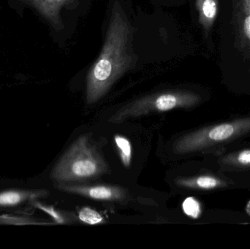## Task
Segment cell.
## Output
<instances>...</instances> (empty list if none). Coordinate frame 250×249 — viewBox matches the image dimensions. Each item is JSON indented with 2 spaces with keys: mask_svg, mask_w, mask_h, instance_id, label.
I'll return each instance as SVG.
<instances>
[{
  "mask_svg": "<svg viewBox=\"0 0 250 249\" xmlns=\"http://www.w3.org/2000/svg\"><path fill=\"white\" fill-rule=\"evenodd\" d=\"M28 193L19 191H6L0 193V206H14L23 202Z\"/></svg>",
  "mask_w": 250,
  "mask_h": 249,
  "instance_id": "ba28073f",
  "label": "cell"
},
{
  "mask_svg": "<svg viewBox=\"0 0 250 249\" xmlns=\"http://www.w3.org/2000/svg\"><path fill=\"white\" fill-rule=\"evenodd\" d=\"M68 0H25L54 24H60V10Z\"/></svg>",
  "mask_w": 250,
  "mask_h": 249,
  "instance_id": "5b68a950",
  "label": "cell"
},
{
  "mask_svg": "<svg viewBox=\"0 0 250 249\" xmlns=\"http://www.w3.org/2000/svg\"><path fill=\"white\" fill-rule=\"evenodd\" d=\"M116 146L120 153V159L125 168H129L132 162V145L126 137L122 135L114 137Z\"/></svg>",
  "mask_w": 250,
  "mask_h": 249,
  "instance_id": "52a82bcc",
  "label": "cell"
},
{
  "mask_svg": "<svg viewBox=\"0 0 250 249\" xmlns=\"http://www.w3.org/2000/svg\"><path fill=\"white\" fill-rule=\"evenodd\" d=\"M245 32L247 36L250 39V16H248L245 20Z\"/></svg>",
  "mask_w": 250,
  "mask_h": 249,
  "instance_id": "4fadbf2b",
  "label": "cell"
},
{
  "mask_svg": "<svg viewBox=\"0 0 250 249\" xmlns=\"http://www.w3.org/2000/svg\"><path fill=\"white\" fill-rule=\"evenodd\" d=\"M239 162L244 165H250V150L242 152L238 157Z\"/></svg>",
  "mask_w": 250,
  "mask_h": 249,
  "instance_id": "7c38bea8",
  "label": "cell"
},
{
  "mask_svg": "<svg viewBox=\"0 0 250 249\" xmlns=\"http://www.w3.org/2000/svg\"><path fill=\"white\" fill-rule=\"evenodd\" d=\"M201 15L207 20H212L217 14V4L214 0H198Z\"/></svg>",
  "mask_w": 250,
  "mask_h": 249,
  "instance_id": "8fae6325",
  "label": "cell"
},
{
  "mask_svg": "<svg viewBox=\"0 0 250 249\" xmlns=\"http://www.w3.org/2000/svg\"><path fill=\"white\" fill-rule=\"evenodd\" d=\"M246 211L247 213H248V215L250 216V201L248 203V206H247Z\"/></svg>",
  "mask_w": 250,
  "mask_h": 249,
  "instance_id": "5bb4252c",
  "label": "cell"
},
{
  "mask_svg": "<svg viewBox=\"0 0 250 249\" xmlns=\"http://www.w3.org/2000/svg\"><path fill=\"white\" fill-rule=\"evenodd\" d=\"M60 190L86 198L102 201H122L126 197V192L117 186L62 185Z\"/></svg>",
  "mask_w": 250,
  "mask_h": 249,
  "instance_id": "277c9868",
  "label": "cell"
},
{
  "mask_svg": "<svg viewBox=\"0 0 250 249\" xmlns=\"http://www.w3.org/2000/svg\"><path fill=\"white\" fill-rule=\"evenodd\" d=\"M132 32V26L117 1L113 7L104 48L88 74V104L95 103L104 97L114 83L132 67L135 60L131 46Z\"/></svg>",
  "mask_w": 250,
  "mask_h": 249,
  "instance_id": "6da1fadb",
  "label": "cell"
},
{
  "mask_svg": "<svg viewBox=\"0 0 250 249\" xmlns=\"http://www.w3.org/2000/svg\"><path fill=\"white\" fill-rule=\"evenodd\" d=\"M108 165L86 136L79 137L63 155L53 172L60 181H84L108 172Z\"/></svg>",
  "mask_w": 250,
  "mask_h": 249,
  "instance_id": "7a4b0ae2",
  "label": "cell"
},
{
  "mask_svg": "<svg viewBox=\"0 0 250 249\" xmlns=\"http://www.w3.org/2000/svg\"><path fill=\"white\" fill-rule=\"evenodd\" d=\"M79 219L89 225H99L104 222L101 213L88 207L83 208L79 211Z\"/></svg>",
  "mask_w": 250,
  "mask_h": 249,
  "instance_id": "9c48e42d",
  "label": "cell"
},
{
  "mask_svg": "<svg viewBox=\"0 0 250 249\" xmlns=\"http://www.w3.org/2000/svg\"><path fill=\"white\" fill-rule=\"evenodd\" d=\"M182 210L187 216L192 219H198L201 216V205L196 199L192 197L185 199L182 203Z\"/></svg>",
  "mask_w": 250,
  "mask_h": 249,
  "instance_id": "30bf717a",
  "label": "cell"
},
{
  "mask_svg": "<svg viewBox=\"0 0 250 249\" xmlns=\"http://www.w3.org/2000/svg\"><path fill=\"white\" fill-rule=\"evenodd\" d=\"M177 184L181 187L189 188H200L204 190H210L217 187L219 181L216 178L210 176H200L196 178H182L178 179Z\"/></svg>",
  "mask_w": 250,
  "mask_h": 249,
  "instance_id": "8992f818",
  "label": "cell"
},
{
  "mask_svg": "<svg viewBox=\"0 0 250 249\" xmlns=\"http://www.w3.org/2000/svg\"><path fill=\"white\" fill-rule=\"evenodd\" d=\"M196 97L183 92H167L155 94L136 99L123 107L108 119L120 124L130 117L141 116L151 113L166 112L193 105Z\"/></svg>",
  "mask_w": 250,
  "mask_h": 249,
  "instance_id": "3957f363",
  "label": "cell"
}]
</instances>
